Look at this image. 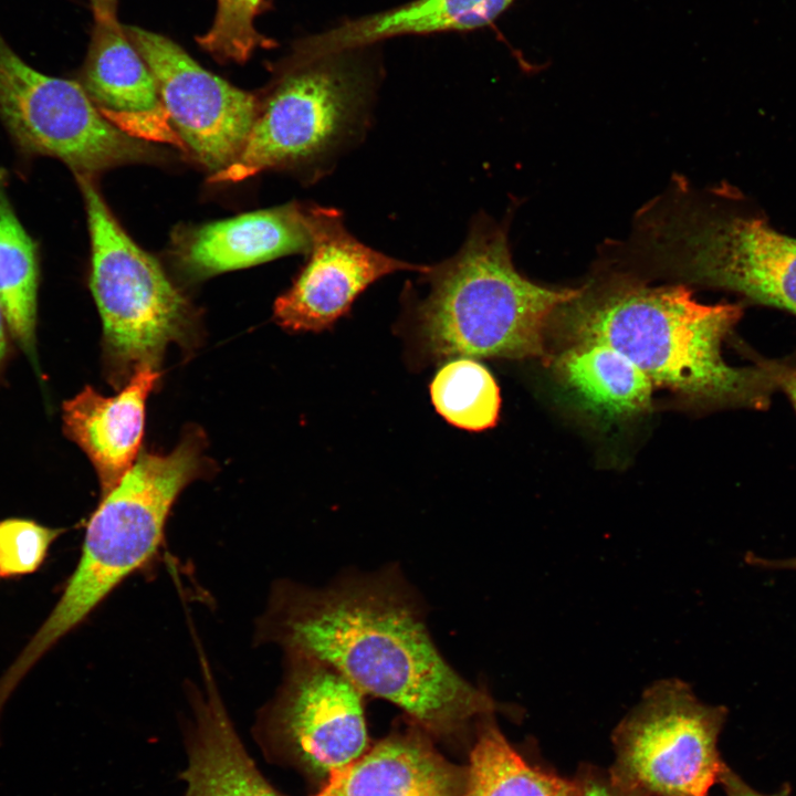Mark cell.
Listing matches in <instances>:
<instances>
[{
  "mask_svg": "<svg viewBox=\"0 0 796 796\" xmlns=\"http://www.w3.org/2000/svg\"><path fill=\"white\" fill-rule=\"evenodd\" d=\"M259 637L333 667L430 734L458 735L507 710L446 660L423 600L397 565L339 575L322 587L275 584Z\"/></svg>",
  "mask_w": 796,
  "mask_h": 796,
  "instance_id": "obj_1",
  "label": "cell"
},
{
  "mask_svg": "<svg viewBox=\"0 0 796 796\" xmlns=\"http://www.w3.org/2000/svg\"><path fill=\"white\" fill-rule=\"evenodd\" d=\"M743 303L703 304L684 285L651 286L627 276L580 287L556 313L567 344L601 343L624 354L650 379L713 408L764 410L778 391L786 359L733 366L723 345Z\"/></svg>",
  "mask_w": 796,
  "mask_h": 796,
  "instance_id": "obj_2",
  "label": "cell"
},
{
  "mask_svg": "<svg viewBox=\"0 0 796 796\" xmlns=\"http://www.w3.org/2000/svg\"><path fill=\"white\" fill-rule=\"evenodd\" d=\"M420 274L428 294L415 308L417 335L433 359L544 357L556 313L580 291L521 274L504 223L483 214L455 254Z\"/></svg>",
  "mask_w": 796,
  "mask_h": 796,
  "instance_id": "obj_3",
  "label": "cell"
},
{
  "mask_svg": "<svg viewBox=\"0 0 796 796\" xmlns=\"http://www.w3.org/2000/svg\"><path fill=\"white\" fill-rule=\"evenodd\" d=\"M200 441L192 436L168 454L144 453L103 495L90 519L78 564L51 614L0 677L15 690L31 668L157 549L169 511L201 471Z\"/></svg>",
  "mask_w": 796,
  "mask_h": 796,
  "instance_id": "obj_4",
  "label": "cell"
},
{
  "mask_svg": "<svg viewBox=\"0 0 796 796\" xmlns=\"http://www.w3.org/2000/svg\"><path fill=\"white\" fill-rule=\"evenodd\" d=\"M653 258L688 282L796 317V238L733 186L678 196L657 223Z\"/></svg>",
  "mask_w": 796,
  "mask_h": 796,
  "instance_id": "obj_5",
  "label": "cell"
},
{
  "mask_svg": "<svg viewBox=\"0 0 796 796\" xmlns=\"http://www.w3.org/2000/svg\"><path fill=\"white\" fill-rule=\"evenodd\" d=\"M332 57H291L259 101L241 153L212 174L211 182H238L268 169L293 167H307L317 177L360 139L369 123L366 82Z\"/></svg>",
  "mask_w": 796,
  "mask_h": 796,
  "instance_id": "obj_6",
  "label": "cell"
},
{
  "mask_svg": "<svg viewBox=\"0 0 796 796\" xmlns=\"http://www.w3.org/2000/svg\"><path fill=\"white\" fill-rule=\"evenodd\" d=\"M74 177L87 217L90 286L103 322L107 360L125 374L155 367L166 346L182 335L188 304L156 259L121 227L95 177Z\"/></svg>",
  "mask_w": 796,
  "mask_h": 796,
  "instance_id": "obj_7",
  "label": "cell"
},
{
  "mask_svg": "<svg viewBox=\"0 0 796 796\" xmlns=\"http://www.w3.org/2000/svg\"><path fill=\"white\" fill-rule=\"evenodd\" d=\"M726 715L682 680L656 681L614 730L609 774L646 796H708L724 764L718 740Z\"/></svg>",
  "mask_w": 796,
  "mask_h": 796,
  "instance_id": "obj_8",
  "label": "cell"
},
{
  "mask_svg": "<svg viewBox=\"0 0 796 796\" xmlns=\"http://www.w3.org/2000/svg\"><path fill=\"white\" fill-rule=\"evenodd\" d=\"M0 123L21 155L57 159L74 176L96 177L155 155L108 122L80 82L40 72L1 35Z\"/></svg>",
  "mask_w": 796,
  "mask_h": 796,
  "instance_id": "obj_9",
  "label": "cell"
},
{
  "mask_svg": "<svg viewBox=\"0 0 796 796\" xmlns=\"http://www.w3.org/2000/svg\"><path fill=\"white\" fill-rule=\"evenodd\" d=\"M285 654L283 682L260 714L255 735L265 752L327 778L366 750V695L333 667Z\"/></svg>",
  "mask_w": 796,
  "mask_h": 796,
  "instance_id": "obj_10",
  "label": "cell"
},
{
  "mask_svg": "<svg viewBox=\"0 0 796 796\" xmlns=\"http://www.w3.org/2000/svg\"><path fill=\"white\" fill-rule=\"evenodd\" d=\"M125 32L147 63L187 151L216 174L241 153L259 100L197 63L170 39L137 27Z\"/></svg>",
  "mask_w": 796,
  "mask_h": 796,
  "instance_id": "obj_11",
  "label": "cell"
},
{
  "mask_svg": "<svg viewBox=\"0 0 796 796\" xmlns=\"http://www.w3.org/2000/svg\"><path fill=\"white\" fill-rule=\"evenodd\" d=\"M312 244L292 286L274 302V318L293 332H321L345 315L357 296L377 280L398 271L421 273L427 265L409 263L356 239L343 213L308 206Z\"/></svg>",
  "mask_w": 796,
  "mask_h": 796,
  "instance_id": "obj_12",
  "label": "cell"
},
{
  "mask_svg": "<svg viewBox=\"0 0 796 796\" xmlns=\"http://www.w3.org/2000/svg\"><path fill=\"white\" fill-rule=\"evenodd\" d=\"M80 83L102 115L126 135L187 151L156 81L116 17H94Z\"/></svg>",
  "mask_w": 796,
  "mask_h": 796,
  "instance_id": "obj_13",
  "label": "cell"
},
{
  "mask_svg": "<svg viewBox=\"0 0 796 796\" xmlns=\"http://www.w3.org/2000/svg\"><path fill=\"white\" fill-rule=\"evenodd\" d=\"M308 206L290 202L188 229L176 238L174 255L187 273L205 277L308 253Z\"/></svg>",
  "mask_w": 796,
  "mask_h": 796,
  "instance_id": "obj_14",
  "label": "cell"
},
{
  "mask_svg": "<svg viewBox=\"0 0 796 796\" xmlns=\"http://www.w3.org/2000/svg\"><path fill=\"white\" fill-rule=\"evenodd\" d=\"M413 722V721H412ZM468 771L447 761L416 722L333 771L313 796H464Z\"/></svg>",
  "mask_w": 796,
  "mask_h": 796,
  "instance_id": "obj_15",
  "label": "cell"
},
{
  "mask_svg": "<svg viewBox=\"0 0 796 796\" xmlns=\"http://www.w3.org/2000/svg\"><path fill=\"white\" fill-rule=\"evenodd\" d=\"M159 374L145 365L116 396L86 386L62 407L63 431L93 463L103 495L133 467L144 430L145 402Z\"/></svg>",
  "mask_w": 796,
  "mask_h": 796,
  "instance_id": "obj_16",
  "label": "cell"
},
{
  "mask_svg": "<svg viewBox=\"0 0 796 796\" xmlns=\"http://www.w3.org/2000/svg\"><path fill=\"white\" fill-rule=\"evenodd\" d=\"M205 675V689L192 696L185 796H283L258 769L208 670Z\"/></svg>",
  "mask_w": 796,
  "mask_h": 796,
  "instance_id": "obj_17",
  "label": "cell"
},
{
  "mask_svg": "<svg viewBox=\"0 0 796 796\" xmlns=\"http://www.w3.org/2000/svg\"><path fill=\"white\" fill-rule=\"evenodd\" d=\"M513 0H415L347 21L301 42L295 56L315 61L384 39L439 31H462L491 23Z\"/></svg>",
  "mask_w": 796,
  "mask_h": 796,
  "instance_id": "obj_18",
  "label": "cell"
},
{
  "mask_svg": "<svg viewBox=\"0 0 796 796\" xmlns=\"http://www.w3.org/2000/svg\"><path fill=\"white\" fill-rule=\"evenodd\" d=\"M553 364L563 386L594 413L621 418L650 406L652 383L612 347L595 342L567 344Z\"/></svg>",
  "mask_w": 796,
  "mask_h": 796,
  "instance_id": "obj_19",
  "label": "cell"
},
{
  "mask_svg": "<svg viewBox=\"0 0 796 796\" xmlns=\"http://www.w3.org/2000/svg\"><path fill=\"white\" fill-rule=\"evenodd\" d=\"M39 279L38 245L14 211L9 175L0 167V304L8 329L36 371Z\"/></svg>",
  "mask_w": 796,
  "mask_h": 796,
  "instance_id": "obj_20",
  "label": "cell"
},
{
  "mask_svg": "<svg viewBox=\"0 0 796 796\" xmlns=\"http://www.w3.org/2000/svg\"><path fill=\"white\" fill-rule=\"evenodd\" d=\"M467 771L468 796H578L574 779L524 760L500 731L494 714L476 724Z\"/></svg>",
  "mask_w": 796,
  "mask_h": 796,
  "instance_id": "obj_21",
  "label": "cell"
},
{
  "mask_svg": "<svg viewBox=\"0 0 796 796\" xmlns=\"http://www.w3.org/2000/svg\"><path fill=\"white\" fill-rule=\"evenodd\" d=\"M437 412L450 425L482 431L496 423L501 396L490 370L474 358L457 357L444 364L430 384Z\"/></svg>",
  "mask_w": 796,
  "mask_h": 796,
  "instance_id": "obj_22",
  "label": "cell"
},
{
  "mask_svg": "<svg viewBox=\"0 0 796 796\" xmlns=\"http://www.w3.org/2000/svg\"><path fill=\"white\" fill-rule=\"evenodd\" d=\"M262 0H217L210 29L196 38L197 43L219 62H245L258 48L272 42L259 33L254 18Z\"/></svg>",
  "mask_w": 796,
  "mask_h": 796,
  "instance_id": "obj_23",
  "label": "cell"
},
{
  "mask_svg": "<svg viewBox=\"0 0 796 796\" xmlns=\"http://www.w3.org/2000/svg\"><path fill=\"white\" fill-rule=\"evenodd\" d=\"M62 528L41 525L32 520L12 517L0 522L2 577L32 574L44 562L51 544Z\"/></svg>",
  "mask_w": 796,
  "mask_h": 796,
  "instance_id": "obj_24",
  "label": "cell"
},
{
  "mask_svg": "<svg viewBox=\"0 0 796 796\" xmlns=\"http://www.w3.org/2000/svg\"><path fill=\"white\" fill-rule=\"evenodd\" d=\"M574 781L578 788V796H646L618 784L609 771L590 764H583L577 769Z\"/></svg>",
  "mask_w": 796,
  "mask_h": 796,
  "instance_id": "obj_25",
  "label": "cell"
},
{
  "mask_svg": "<svg viewBox=\"0 0 796 796\" xmlns=\"http://www.w3.org/2000/svg\"><path fill=\"white\" fill-rule=\"evenodd\" d=\"M725 796H792L790 787L785 784L774 794H763L751 787L740 775H737L725 763L722 765L719 782Z\"/></svg>",
  "mask_w": 796,
  "mask_h": 796,
  "instance_id": "obj_26",
  "label": "cell"
},
{
  "mask_svg": "<svg viewBox=\"0 0 796 796\" xmlns=\"http://www.w3.org/2000/svg\"><path fill=\"white\" fill-rule=\"evenodd\" d=\"M777 389L785 394L796 412V360L787 359L778 377Z\"/></svg>",
  "mask_w": 796,
  "mask_h": 796,
  "instance_id": "obj_27",
  "label": "cell"
},
{
  "mask_svg": "<svg viewBox=\"0 0 796 796\" xmlns=\"http://www.w3.org/2000/svg\"><path fill=\"white\" fill-rule=\"evenodd\" d=\"M747 561L757 566L762 567H768V568H784V569H794L796 570V557L788 558V559H765L761 558L758 556H755L754 554H751L747 556Z\"/></svg>",
  "mask_w": 796,
  "mask_h": 796,
  "instance_id": "obj_28",
  "label": "cell"
},
{
  "mask_svg": "<svg viewBox=\"0 0 796 796\" xmlns=\"http://www.w3.org/2000/svg\"><path fill=\"white\" fill-rule=\"evenodd\" d=\"M94 17H116L117 0H91Z\"/></svg>",
  "mask_w": 796,
  "mask_h": 796,
  "instance_id": "obj_29",
  "label": "cell"
},
{
  "mask_svg": "<svg viewBox=\"0 0 796 796\" xmlns=\"http://www.w3.org/2000/svg\"><path fill=\"white\" fill-rule=\"evenodd\" d=\"M7 321L0 304V373L3 369L8 356Z\"/></svg>",
  "mask_w": 796,
  "mask_h": 796,
  "instance_id": "obj_30",
  "label": "cell"
},
{
  "mask_svg": "<svg viewBox=\"0 0 796 796\" xmlns=\"http://www.w3.org/2000/svg\"><path fill=\"white\" fill-rule=\"evenodd\" d=\"M0 577H2V572H1V553H0Z\"/></svg>",
  "mask_w": 796,
  "mask_h": 796,
  "instance_id": "obj_31",
  "label": "cell"
},
{
  "mask_svg": "<svg viewBox=\"0 0 796 796\" xmlns=\"http://www.w3.org/2000/svg\"><path fill=\"white\" fill-rule=\"evenodd\" d=\"M464 796H468V793Z\"/></svg>",
  "mask_w": 796,
  "mask_h": 796,
  "instance_id": "obj_32",
  "label": "cell"
}]
</instances>
